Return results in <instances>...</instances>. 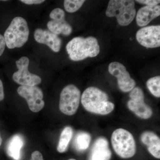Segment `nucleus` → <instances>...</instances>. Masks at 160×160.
Listing matches in <instances>:
<instances>
[{
    "mask_svg": "<svg viewBox=\"0 0 160 160\" xmlns=\"http://www.w3.org/2000/svg\"><path fill=\"white\" fill-rule=\"evenodd\" d=\"M108 99L107 93L95 87H88L81 98L82 105L87 111L102 115L109 114L114 110V104Z\"/></svg>",
    "mask_w": 160,
    "mask_h": 160,
    "instance_id": "nucleus-1",
    "label": "nucleus"
},
{
    "mask_svg": "<svg viewBox=\"0 0 160 160\" xmlns=\"http://www.w3.org/2000/svg\"><path fill=\"white\" fill-rule=\"evenodd\" d=\"M66 50L69 58L77 62L87 58L95 57L99 53L100 49L98 40L95 38L78 37L69 41L66 45Z\"/></svg>",
    "mask_w": 160,
    "mask_h": 160,
    "instance_id": "nucleus-2",
    "label": "nucleus"
},
{
    "mask_svg": "<svg viewBox=\"0 0 160 160\" xmlns=\"http://www.w3.org/2000/svg\"><path fill=\"white\" fill-rule=\"evenodd\" d=\"M29 29L26 20L21 17L14 18L4 34L6 46L13 49L22 47L29 39Z\"/></svg>",
    "mask_w": 160,
    "mask_h": 160,
    "instance_id": "nucleus-3",
    "label": "nucleus"
},
{
    "mask_svg": "<svg viewBox=\"0 0 160 160\" xmlns=\"http://www.w3.org/2000/svg\"><path fill=\"white\" fill-rule=\"evenodd\" d=\"M106 14L109 18H116L120 26H128L136 15L135 2L132 0H110Z\"/></svg>",
    "mask_w": 160,
    "mask_h": 160,
    "instance_id": "nucleus-4",
    "label": "nucleus"
},
{
    "mask_svg": "<svg viewBox=\"0 0 160 160\" xmlns=\"http://www.w3.org/2000/svg\"><path fill=\"white\" fill-rule=\"evenodd\" d=\"M111 143L115 152L120 158H129L134 156L137 147L133 135L126 129L115 130L111 136Z\"/></svg>",
    "mask_w": 160,
    "mask_h": 160,
    "instance_id": "nucleus-5",
    "label": "nucleus"
},
{
    "mask_svg": "<svg viewBox=\"0 0 160 160\" xmlns=\"http://www.w3.org/2000/svg\"><path fill=\"white\" fill-rule=\"evenodd\" d=\"M81 98V91L77 86L72 84L67 85L60 94V111L67 115H73L77 111Z\"/></svg>",
    "mask_w": 160,
    "mask_h": 160,
    "instance_id": "nucleus-6",
    "label": "nucleus"
},
{
    "mask_svg": "<svg viewBox=\"0 0 160 160\" xmlns=\"http://www.w3.org/2000/svg\"><path fill=\"white\" fill-rule=\"evenodd\" d=\"M18 70L12 75V79L21 86H36L42 82V78L37 75L29 71V60L26 56H23L16 61Z\"/></svg>",
    "mask_w": 160,
    "mask_h": 160,
    "instance_id": "nucleus-7",
    "label": "nucleus"
},
{
    "mask_svg": "<svg viewBox=\"0 0 160 160\" xmlns=\"http://www.w3.org/2000/svg\"><path fill=\"white\" fill-rule=\"evenodd\" d=\"M129 100L127 102V106L130 111L142 119H148L152 115V110L145 102V96L141 88L135 87L130 91Z\"/></svg>",
    "mask_w": 160,
    "mask_h": 160,
    "instance_id": "nucleus-8",
    "label": "nucleus"
},
{
    "mask_svg": "<svg viewBox=\"0 0 160 160\" xmlns=\"http://www.w3.org/2000/svg\"><path fill=\"white\" fill-rule=\"evenodd\" d=\"M17 92L19 95L26 100L31 111L38 112L44 108L43 92L38 86H20Z\"/></svg>",
    "mask_w": 160,
    "mask_h": 160,
    "instance_id": "nucleus-9",
    "label": "nucleus"
},
{
    "mask_svg": "<svg viewBox=\"0 0 160 160\" xmlns=\"http://www.w3.org/2000/svg\"><path fill=\"white\" fill-rule=\"evenodd\" d=\"M108 71L110 74L117 79L118 86L121 91L129 92L135 87V81L132 78L126 67L122 63L118 62L110 63Z\"/></svg>",
    "mask_w": 160,
    "mask_h": 160,
    "instance_id": "nucleus-10",
    "label": "nucleus"
},
{
    "mask_svg": "<svg viewBox=\"0 0 160 160\" xmlns=\"http://www.w3.org/2000/svg\"><path fill=\"white\" fill-rule=\"evenodd\" d=\"M65 12L61 8L53 9L49 14L51 20L47 24L48 30L58 35L69 36L72 32L71 26L65 20Z\"/></svg>",
    "mask_w": 160,
    "mask_h": 160,
    "instance_id": "nucleus-11",
    "label": "nucleus"
},
{
    "mask_svg": "<svg viewBox=\"0 0 160 160\" xmlns=\"http://www.w3.org/2000/svg\"><path fill=\"white\" fill-rule=\"evenodd\" d=\"M136 37L138 42L146 48L160 47V25L142 27L138 30Z\"/></svg>",
    "mask_w": 160,
    "mask_h": 160,
    "instance_id": "nucleus-12",
    "label": "nucleus"
},
{
    "mask_svg": "<svg viewBox=\"0 0 160 160\" xmlns=\"http://www.w3.org/2000/svg\"><path fill=\"white\" fill-rule=\"evenodd\" d=\"M34 38L37 42L46 45L54 52H59L61 49L62 39L58 35L49 30L37 29L34 31Z\"/></svg>",
    "mask_w": 160,
    "mask_h": 160,
    "instance_id": "nucleus-13",
    "label": "nucleus"
},
{
    "mask_svg": "<svg viewBox=\"0 0 160 160\" xmlns=\"http://www.w3.org/2000/svg\"><path fill=\"white\" fill-rule=\"evenodd\" d=\"M111 158L108 140L104 137L98 138L92 146L88 160H110Z\"/></svg>",
    "mask_w": 160,
    "mask_h": 160,
    "instance_id": "nucleus-14",
    "label": "nucleus"
},
{
    "mask_svg": "<svg viewBox=\"0 0 160 160\" xmlns=\"http://www.w3.org/2000/svg\"><path fill=\"white\" fill-rule=\"evenodd\" d=\"M160 6H146L139 9L136 14V22L140 27L148 25L152 20L159 16Z\"/></svg>",
    "mask_w": 160,
    "mask_h": 160,
    "instance_id": "nucleus-15",
    "label": "nucleus"
},
{
    "mask_svg": "<svg viewBox=\"0 0 160 160\" xmlns=\"http://www.w3.org/2000/svg\"><path fill=\"white\" fill-rule=\"evenodd\" d=\"M140 139L153 157L160 158V139L157 135L152 131H145L141 134Z\"/></svg>",
    "mask_w": 160,
    "mask_h": 160,
    "instance_id": "nucleus-16",
    "label": "nucleus"
},
{
    "mask_svg": "<svg viewBox=\"0 0 160 160\" xmlns=\"http://www.w3.org/2000/svg\"><path fill=\"white\" fill-rule=\"evenodd\" d=\"M24 140L22 136L15 135L9 140L7 144L6 150L8 155L15 160H20L21 150L24 145Z\"/></svg>",
    "mask_w": 160,
    "mask_h": 160,
    "instance_id": "nucleus-17",
    "label": "nucleus"
},
{
    "mask_svg": "<svg viewBox=\"0 0 160 160\" xmlns=\"http://www.w3.org/2000/svg\"><path fill=\"white\" fill-rule=\"evenodd\" d=\"M91 141V136L86 132H80L75 137L73 146L78 151H85L89 148Z\"/></svg>",
    "mask_w": 160,
    "mask_h": 160,
    "instance_id": "nucleus-18",
    "label": "nucleus"
},
{
    "mask_svg": "<svg viewBox=\"0 0 160 160\" xmlns=\"http://www.w3.org/2000/svg\"><path fill=\"white\" fill-rule=\"evenodd\" d=\"M73 130L70 126H66L61 132L58 143L57 150L60 153H63L67 150L69 143L72 138Z\"/></svg>",
    "mask_w": 160,
    "mask_h": 160,
    "instance_id": "nucleus-19",
    "label": "nucleus"
},
{
    "mask_svg": "<svg viewBox=\"0 0 160 160\" xmlns=\"http://www.w3.org/2000/svg\"><path fill=\"white\" fill-rule=\"evenodd\" d=\"M146 86L149 91L155 97H160V77L150 78L146 82Z\"/></svg>",
    "mask_w": 160,
    "mask_h": 160,
    "instance_id": "nucleus-20",
    "label": "nucleus"
},
{
    "mask_svg": "<svg viewBox=\"0 0 160 160\" xmlns=\"http://www.w3.org/2000/svg\"><path fill=\"white\" fill-rule=\"evenodd\" d=\"M85 2L84 0H65L64 8L67 12L73 13L79 10Z\"/></svg>",
    "mask_w": 160,
    "mask_h": 160,
    "instance_id": "nucleus-21",
    "label": "nucleus"
},
{
    "mask_svg": "<svg viewBox=\"0 0 160 160\" xmlns=\"http://www.w3.org/2000/svg\"><path fill=\"white\" fill-rule=\"evenodd\" d=\"M136 2L148 6H157L160 2V1L158 0H137Z\"/></svg>",
    "mask_w": 160,
    "mask_h": 160,
    "instance_id": "nucleus-22",
    "label": "nucleus"
},
{
    "mask_svg": "<svg viewBox=\"0 0 160 160\" xmlns=\"http://www.w3.org/2000/svg\"><path fill=\"white\" fill-rule=\"evenodd\" d=\"M6 46V41L4 36L0 33V57L2 55Z\"/></svg>",
    "mask_w": 160,
    "mask_h": 160,
    "instance_id": "nucleus-23",
    "label": "nucleus"
},
{
    "mask_svg": "<svg viewBox=\"0 0 160 160\" xmlns=\"http://www.w3.org/2000/svg\"><path fill=\"white\" fill-rule=\"evenodd\" d=\"M20 1L28 5H39L45 2L44 0H21Z\"/></svg>",
    "mask_w": 160,
    "mask_h": 160,
    "instance_id": "nucleus-24",
    "label": "nucleus"
},
{
    "mask_svg": "<svg viewBox=\"0 0 160 160\" xmlns=\"http://www.w3.org/2000/svg\"><path fill=\"white\" fill-rule=\"evenodd\" d=\"M30 160H44L42 155L38 151H35L32 152L31 155V159Z\"/></svg>",
    "mask_w": 160,
    "mask_h": 160,
    "instance_id": "nucleus-25",
    "label": "nucleus"
},
{
    "mask_svg": "<svg viewBox=\"0 0 160 160\" xmlns=\"http://www.w3.org/2000/svg\"><path fill=\"white\" fill-rule=\"evenodd\" d=\"M5 98L4 93V86L2 80L0 79V102L3 101Z\"/></svg>",
    "mask_w": 160,
    "mask_h": 160,
    "instance_id": "nucleus-26",
    "label": "nucleus"
},
{
    "mask_svg": "<svg viewBox=\"0 0 160 160\" xmlns=\"http://www.w3.org/2000/svg\"><path fill=\"white\" fill-rule=\"evenodd\" d=\"M2 138H1V136H0V146L2 145Z\"/></svg>",
    "mask_w": 160,
    "mask_h": 160,
    "instance_id": "nucleus-27",
    "label": "nucleus"
},
{
    "mask_svg": "<svg viewBox=\"0 0 160 160\" xmlns=\"http://www.w3.org/2000/svg\"><path fill=\"white\" fill-rule=\"evenodd\" d=\"M68 160H77L74 159H69Z\"/></svg>",
    "mask_w": 160,
    "mask_h": 160,
    "instance_id": "nucleus-28",
    "label": "nucleus"
}]
</instances>
